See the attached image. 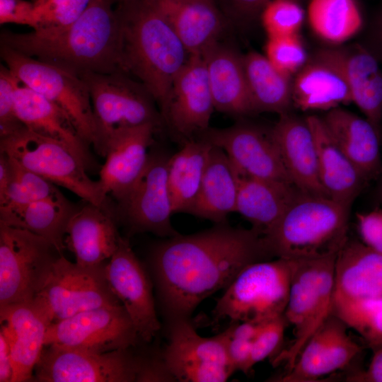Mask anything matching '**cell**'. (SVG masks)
<instances>
[{
	"instance_id": "30",
	"label": "cell",
	"mask_w": 382,
	"mask_h": 382,
	"mask_svg": "<svg viewBox=\"0 0 382 382\" xmlns=\"http://www.w3.org/2000/svg\"><path fill=\"white\" fill-rule=\"evenodd\" d=\"M303 192L292 183L240 176L236 212L265 235Z\"/></svg>"
},
{
	"instance_id": "11",
	"label": "cell",
	"mask_w": 382,
	"mask_h": 382,
	"mask_svg": "<svg viewBox=\"0 0 382 382\" xmlns=\"http://www.w3.org/2000/svg\"><path fill=\"white\" fill-rule=\"evenodd\" d=\"M106 262L85 267L59 255L33 301L50 323L86 310L122 303L106 278Z\"/></svg>"
},
{
	"instance_id": "17",
	"label": "cell",
	"mask_w": 382,
	"mask_h": 382,
	"mask_svg": "<svg viewBox=\"0 0 382 382\" xmlns=\"http://www.w3.org/2000/svg\"><path fill=\"white\" fill-rule=\"evenodd\" d=\"M108 282L130 316L141 338L149 342L160 330L152 284L129 241L120 236L118 247L105 265Z\"/></svg>"
},
{
	"instance_id": "52",
	"label": "cell",
	"mask_w": 382,
	"mask_h": 382,
	"mask_svg": "<svg viewBox=\"0 0 382 382\" xmlns=\"http://www.w3.org/2000/svg\"><path fill=\"white\" fill-rule=\"evenodd\" d=\"M13 366L8 343L0 332V382H11Z\"/></svg>"
},
{
	"instance_id": "28",
	"label": "cell",
	"mask_w": 382,
	"mask_h": 382,
	"mask_svg": "<svg viewBox=\"0 0 382 382\" xmlns=\"http://www.w3.org/2000/svg\"><path fill=\"white\" fill-rule=\"evenodd\" d=\"M317 150L320 183L328 196L350 207L368 182L337 146L322 117H306Z\"/></svg>"
},
{
	"instance_id": "31",
	"label": "cell",
	"mask_w": 382,
	"mask_h": 382,
	"mask_svg": "<svg viewBox=\"0 0 382 382\" xmlns=\"http://www.w3.org/2000/svg\"><path fill=\"white\" fill-rule=\"evenodd\" d=\"M240 175L223 149L212 146L197 197L190 214L224 223L236 212Z\"/></svg>"
},
{
	"instance_id": "26",
	"label": "cell",
	"mask_w": 382,
	"mask_h": 382,
	"mask_svg": "<svg viewBox=\"0 0 382 382\" xmlns=\"http://www.w3.org/2000/svg\"><path fill=\"white\" fill-rule=\"evenodd\" d=\"M332 137L364 179H378L382 173L381 137L365 117L338 107L322 117Z\"/></svg>"
},
{
	"instance_id": "18",
	"label": "cell",
	"mask_w": 382,
	"mask_h": 382,
	"mask_svg": "<svg viewBox=\"0 0 382 382\" xmlns=\"http://www.w3.org/2000/svg\"><path fill=\"white\" fill-rule=\"evenodd\" d=\"M214 109L204 59L190 54L173 82L163 123L185 143L209 128Z\"/></svg>"
},
{
	"instance_id": "48",
	"label": "cell",
	"mask_w": 382,
	"mask_h": 382,
	"mask_svg": "<svg viewBox=\"0 0 382 382\" xmlns=\"http://www.w3.org/2000/svg\"><path fill=\"white\" fill-rule=\"evenodd\" d=\"M33 1L0 0V23H14L33 26Z\"/></svg>"
},
{
	"instance_id": "15",
	"label": "cell",
	"mask_w": 382,
	"mask_h": 382,
	"mask_svg": "<svg viewBox=\"0 0 382 382\" xmlns=\"http://www.w3.org/2000/svg\"><path fill=\"white\" fill-rule=\"evenodd\" d=\"M170 156L150 154L145 168L131 190L117 201V215L132 233L149 232L161 237H173V214L168 185Z\"/></svg>"
},
{
	"instance_id": "44",
	"label": "cell",
	"mask_w": 382,
	"mask_h": 382,
	"mask_svg": "<svg viewBox=\"0 0 382 382\" xmlns=\"http://www.w3.org/2000/svg\"><path fill=\"white\" fill-rule=\"evenodd\" d=\"M17 78L10 69L0 66V139L8 137L25 127L18 119L15 107Z\"/></svg>"
},
{
	"instance_id": "3",
	"label": "cell",
	"mask_w": 382,
	"mask_h": 382,
	"mask_svg": "<svg viewBox=\"0 0 382 382\" xmlns=\"http://www.w3.org/2000/svg\"><path fill=\"white\" fill-rule=\"evenodd\" d=\"M115 9L120 23L122 69L144 85L162 115L173 82L190 54L149 0H130Z\"/></svg>"
},
{
	"instance_id": "42",
	"label": "cell",
	"mask_w": 382,
	"mask_h": 382,
	"mask_svg": "<svg viewBox=\"0 0 382 382\" xmlns=\"http://www.w3.org/2000/svg\"><path fill=\"white\" fill-rule=\"evenodd\" d=\"M347 328L340 319L332 315L323 376L344 369L363 350L348 335Z\"/></svg>"
},
{
	"instance_id": "33",
	"label": "cell",
	"mask_w": 382,
	"mask_h": 382,
	"mask_svg": "<svg viewBox=\"0 0 382 382\" xmlns=\"http://www.w3.org/2000/svg\"><path fill=\"white\" fill-rule=\"evenodd\" d=\"M75 208L64 196L0 207V223L46 238L62 254L66 228Z\"/></svg>"
},
{
	"instance_id": "27",
	"label": "cell",
	"mask_w": 382,
	"mask_h": 382,
	"mask_svg": "<svg viewBox=\"0 0 382 382\" xmlns=\"http://www.w3.org/2000/svg\"><path fill=\"white\" fill-rule=\"evenodd\" d=\"M202 56L215 110L237 117L255 113L243 55L217 42Z\"/></svg>"
},
{
	"instance_id": "13",
	"label": "cell",
	"mask_w": 382,
	"mask_h": 382,
	"mask_svg": "<svg viewBox=\"0 0 382 382\" xmlns=\"http://www.w3.org/2000/svg\"><path fill=\"white\" fill-rule=\"evenodd\" d=\"M141 340L122 303L86 310L50 323L45 346L103 353L136 346Z\"/></svg>"
},
{
	"instance_id": "51",
	"label": "cell",
	"mask_w": 382,
	"mask_h": 382,
	"mask_svg": "<svg viewBox=\"0 0 382 382\" xmlns=\"http://www.w3.org/2000/svg\"><path fill=\"white\" fill-rule=\"evenodd\" d=\"M364 45L382 63V14L371 25Z\"/></svg>"
},
{
	"instance_id": "32",
	"label": "cell",
	"mask_w": 382,
	"mask_h": 382,
	"mask_svg": "<svg viewBox=\"0 0 382 382\" xmlns=\"http://www.w3.org/2000/svg\"><path fill=\"white\" fill-rule=\"evenodd\" d=\"M351 103L350 91L341 73L314 56L292 80L293 106L303 111L327 112Z\"/></svg>"
},
{
	"instance_id": "47",
	"label": "cell",
	"mask_w": 382,
	"mask_h": 382,
	"mask_svg": "<svg viewBox=\"0 0 382 382\" xmlns=\"http://www.w3.org/2000/svg\"><path fill=\"white\" fill-rule=\"evenodd\" d=\"M357 219L361 242L382 253V209L357 213Z\"/></svg>"
},
{
	"instance_id": "23",
	"label": "cell",
	"mask_w": 382,
	"mask_h": 382,
	"mask_svg": "<svg viewBox=\"0 0 382 382\" xmlns=\"http://www.w3.org/2000/svg\"><path fill=\"white\" fill-rule=\"evenodd\" d=\"M270 134L294 185L307 194L328 197L320 183L315 140L306 118L290 112L279 115Z\"/></svg>"
},
{
	"instance_id": "19",
	"label": "cell",
	"mask_w": 382,
	"mask_h": 382,
	"mask_svg": "<svg viewBox=\"0 0 382 382\" xmlns=\"http://www.w3.org/2000/svg\"><path fill=\"white\" fill-rule=\"evenodd\" d=\"M314 57L335 67L350 91L352 101L381 136L382 69L364 45L322 48Z\"/></svg>"
},
{
	"instance_id": "34",
	"label": "cell",
	"mask_w": 382,
	"mask_h": 382,
	"mask_svg": "<svg viewBox=\"0 0 382 382\" xmlns=\"http://www.w3.org/2000/svg\"><path fill=\"white\" fill-rule=\"evenodd\" d=\"M212 145L199 139H190L170 157L168 185L173 214H188L193 206L207 165Z\"/></svg>"
},
{
	"instance_id": "12",
	"label": "cell",
	"mask_w": 382,
	"mask_h": 382,
	"mask_svg": "<svg viewBox=\"0 0 382 382\" xmlns=\"http://www.w3.org/2000/svg\"><path fill=\"white\" fill-rule=\"evenodd\" d=\"M132 348L93 353L45 346L33 379L40 382H138L147 358L134 354Z\"/></svg>"
},
{
	"instance_id": "46",
	"label": "cell",
	"mask_w": 382,
	"mask_h": 382,
	"mask_svg": "<svg viewBox=\"0 0 382 382\" xmlns=\"http://www.w3.org/2000/svg\"><path fill=\"white\" fill-rule=\"evenodd\" d=\"M270 0H219L216 2L226 21L245 24L257 18Z\"/></svg>"
},
{
	"instance_id": "1",
	"label": "cell",
	"mask_w": 382,
	"mask_h": 382,
	"mask_svg": "<svg viewBox=\"0 0 382 382\" xmlns=\"http://www.w3.org/2000/svg\"><path fill=\"white\" fill-rule=\"evenodd\" d=\"M272 257L261 232L226 222L158 244L151 264L168 323L189 320L203 300L226 289L246 266Z\"/></svg>"
},
{
	"instance_id": "6",
	"label": "cell",
	"mask_w": 382,
	"mask_h": 382,
	"mask_svg": "<svg viewBox=\"0 0 382 382\" xmlns=\"http://www.w3.org/2000/svg\"><path fill=\"white\" fill-rule=\"evenodd\" d=\"M291 269V260L281 257L246 266L218 299L212 311L214 320L262 325L284 316Z\"/></svg>"
},
{
	"instance_id": "45",
	"label": "cell",
	"mask_w": 382,
	"mask_h": 382,
	"mask_svg": "<svg viewBox=\"0 0 382 382\" xmlns=\"http://www.w3.org/2000/svg\"><path fill=\"white\" fill-rule=\"evenodd\" d=\"M287 324L284 316H282L261 327L252 342L249 362L250 369L275 352L282 342Z\"/></svg>"
},
{
	"instance_id": "9",
	"label": "cell",
	"mask_w": 382,
	"mask_h": 382,
	"mask_svg": "<svg viewBox=\"0 0 382 382\" xmlns=\"http://www.w3.org/2000/svg\"><path fill=\"white\" fill-rule=\"evenodd\" d=\"M0 55L19 81L65 112L81 137L95 145L96 127L90 93L80 76L2 44Z\"/></svg>"
},
{
	"instance_id": "54",
	"label": "cell",
	"mask_w": 382,
	"mask_h": 382,
	"mask_svg": "<svg viewBox=\"0 0 382 382\" xmlns=\"http://www.w3.org/2000/svg\"><path fill=\"white\" fill-rule=\"evenodd\" d=\"M111 1L113 2L114 4L118 5V4L129 1L130 0H111Z\"/></svg>"
},
{
	"instance_id": "14",
	"label": "cell",
	"mask_w": 382,
	"mask_h": 382,
	"mask_svg": "<svg viewBox=\"0 0 382 382\" xmlns=\"http://www.w3.org/2000/svg\"><path fill=\"white\" fill-rule=\"evenodd\" d=\"M228 328L212 337L200 336L189 320L169 323V342L161 353L175 381L224 382L235 371L228 354Z\"/></svg>"
},
{
	"instance_id": "4",
	"label": "cell",
	"mask_w": 382,
	"mask_h": 382,
	"mask_svg": "<svg viewBox=\"0 0 382 382\" xmlns=\"http://www.w3.org/2000/svg\"><path fill=\"white\" fill-rule=\"evenodd\" d=\"M350 207L303 192L265 235L274 257L287 260L335 256L348 240Z\"/></svg>"
},
{
	"instance_id": "41",
	"label": "cell",
	"mask_w": 382,
	"mask_h": 382,
	"mask_svg": "<svg viewBox=\"0 0 382 382\" xmlns=\"http://www.w3.org/2000/svg\"><path fill=\"white\" fill-rule=\"evenodd\" d=\"M260 18L268 37L299 34L304 11L296 0H270Z\"/></svg>"
},
{
	"instance_id": "38",
	"label": "cell",
	"mask_w": 382,
	"mask_h": 382,
	"mask_svg": "<svg viewBox=\"0 0 382 382\" xmlns=\"http://www.w3.org/2000/svg\"><path fill=\"white\" fill-rule=\"evenodd\" d=\"M7 157L11 180L5 195L0 198V207L19 206L64 196L54 183L25 168L15 159Z\"/></svg>"
},
{
	"instance_id": "50",
	"label": "cell",
	"mask_w": 382,
	"mask_h": 382,
	"mask_svg": "<svg viewBox=\"0 0 382 382\" xmlns=\"http://www.w3.org/2000/svg\"><path fill=\"white\" fill-rule=\"evenodd\" d=\"M371 349L373 355L368 368L348 376L347 381L382 382V343Z\"/></svg>"
},
{
	"instance_id": "37",
	"label": "cell",
	"mask_w": 382,
	"mask_h": 382,
	"mask_svg": "<svg viewBox=\"0 0 382 382\" xmlns=\"http://www.w3.org/2000/svg\"><path fill=\"white\" fill-rule=\"evenodd\" d=\"M332 314L373 348L382 343V296L352 299L334 295Z\"/></svg>"
},
{
	"instance_id": "35",
	"label": "cell",
	"mask_w": 382,
	"mask_h": 382,
	"mask_svg": "<svg viewBox=\"0 0 382 382\" xmlns=\"http://www.w3.org/2000/svg\"><path fill=\"white\" fill-rule=\"evenodd\" d=\"M243 62L254 112H289L293 105L291 76L257 52L243 55Z\"/></svg>"
},
{
	"instance_id": "49",
	"label": "cell",
	"mask_w": 382,
	"mask_h": 382,
	"mask_svg": "<svg viewBox=\"0 0 382 382\" xmlns=\"http://www.w3.org/2000/svg\"><path fill=\"white\" fill-rule=\"evenodd\" d=\"M227 348L230 361L235 371H241L247 374L250 370L249 362L252 342L231 336L230 329Z\"/></svg>"
},
{
	"instance_id": "43",
	"label": "cell",
	"mask_w": 382,
	"mask_h": 382,
	"mask_svg": "<svg viewBox=\"0 0 382 382\" xmlns=\"http://www.w3.org/2000/svg\"><path fill=\"white\" fill-rule=\"evenodd\" d=\"M265 57L280 71L292 76L307 62V53L299 34L267 37Z\"/></svg>"
},
{
	"instance_id": "5",
	"label": "cell",
	"mask_w": 382,
	"mask_h": 382,
	"mask_svg": "<svg viewBox=\"0 0 382 382\" xmlns=\"http://www.w3.org/2000/svg\"><path fill=\"white\" fill-rule=\"evenodd\" d=\"M335 256L291 260L289 298L284 313L293 328L290 346L272 360L274 366L285 363L291 368L310 338L332 314L335 295Z\"/></svg>"
},
{
	"instance_id": "2",
	"label": "cell",
	"mask_w": 382,
	"mask_h": 382,
	"mask_svg": "<svg viewBox=\"0 0 382 382\" xmlns=\"http://www.w3.org/2000/svg\"><path fill=\"white\" fill-rule=\"evenodd\" d=\"M111 0H91L81 16L49 34L3 30L1 44L80 76L124 72L120 19Z\"/></svg>"
},
{
	"instance_id": "39",
	"label": "cell",
	"mask_w": 382,
	"mask_h": 382,
	"mask_svg": "<svg viewBox=\"0 0 382 382\" xmlns=\"http://www.w3.org/2000/svg\"><path fill=\"white\" fill-rule=\"evenodd\" d=\"M331 316L307 342L294 365L279 378V381L311 382L323 376Z\"/></svg>"
},
{
	"instance_id": "20",
	"label": "cell",
	"mask_w": 382,
	"mask_h": 382,
	"mask_svg": "<svg viewBox=\"0 0 382 382\" xmlns=\"http://www.w3.org/2000/svg\"><path fill=\"white\" fill-rule=\"evenodd\" d=\"M159 128L144 124L125 129L107 143L99 181L106 195L120 200L134 186L147 163L148 149Z\"/></svg>"
},
{
	"instance_id": "29",
	"label": "cell",
	"mask_w": 382,
	"mask_h": 382,
	"mask_svg": "<svg viewBox=\"0 0 382 382\" xmlns=\"http://www.w3.org/2000/svg\"><path fill=\"white\" fill-rule=\"evenodd\" d=\"M335 296L352 299L382 296V253L348 238L335 258Z\"/></svg>"
},
{
	"instance_id": "36",
	"label": "cell",
	"mask_w": 382,
	"mask_h": 382,
	"mask_svg": "<svg viewBox=\"0 0 382 382\" xmlns=\"http://www.w3.org/2000/svg\"><path fill=\"white\" fill-rule=\"evenodd\" d=\"M307 18L313 33L335 46L355 36L363 26L356 0H310Z\"/></svg>"
},
{
	"instance_id": "24",
	"label": "cell",
	"mask_w": 382,
	"mask_h": 382,
	"mask_svg": "<svg viewBox=\"0 0 382 382\" xmlns=\"http://www.w3.org/2000/svg\"><path fill=\"white\" fill-rule=\"evenodd\" d=\"M15 107L18 119L26 128L62 142L83 162L87 170L96 168L89 145L81 137L66 113L18 80Z\"/></svg>"
},
{
	"instance_id": "16",
	"label": "cell",
	"mask_w": 382,
	"mask_h": 382,
	"mask_svg": "<svg viewBox=\"0 0 382 382\" xmlns=\"http://www.w3.org/2000/svg\"><path fill=\"white\" fill-rule=\"evenodd\" d=\"M199 135V139L224 151L241 177L294 184L270 131L240 122L222 129L209 127Z\"/></svg>"
},
{
	"instance_id": "22",
	"label": "cell",
	"mask_w": 382,
	"mask_h": 382,
	"mask_svg": "<svg viewBox=\"0 0 382 382\" xmlns=\"http://www.w3.org/2000/svg\"><path fill=\"white\" fill-rule=\"evenodd\" d=\"M76 206L65 231L64 245L85 267L108 262L116 251L120 236L112 212L83 201Z\"/></svg>"
},
{
	"instance_id": "21",
	"label": "cell",
	"mask_w": 382,
	"mask_h": 382,
	"mask_svg": "<svg viewBox=\"0 0 382 382\" xmlns=\"http://www.w3.org/2000/svg\"><path fill=\"white\" fill-rule=\"evenodd\" d=\"M1 330L10 348L13 366L11 382L33 379L34 371L45 347L50 324L33 301L0 307Z\"/></svg>"
},
{
	"instance_id": "10",
	"label": "cell",
	"mask_w": 382,
	"mask_h": 382,
	"mask_svg": "<svg viewBox=\"0 0 382 382\" xmlns=\"http://www.w3.org/2000/svg\"><path fill=\"white\" fill-rule=\"evenodd\" d=\"M61 255L46 238L0 223V307L33 301Z\"/></svg>"
},
{
	"instance_id": "40",
	"label": "cell",
	"mask_w": 382,
	"mask_h": 382,
	"mask_svg": "<svg viewBox=\"0 0 382 382\" xmlns=\"http://www.w3.org/2000/svg\"><path fill=\"white\" fill-rule=\"evenodd\" d=\"M91 0H33V31L49 34L76 21Z\"/></svg>"
},
{
	"instance_id": "25",
	"label": "cell",
	"mask_w": 382,
	"mask_h": 382,
	"mask_svg": "<svg viewBox=\"0 0 382 382\" xmlns=\"http://www.w3.org/2000/svg\"><path fill=\"white\" fill-rule=\"evenodd\" d=\"M168 21L190 54L216 43L226 20L215 0H149Z\"/></svg>"
},
{
	"instance_id": "8",
	"label": "cell",
	"mask_w": 382,
	"mask_h": 382,
	"mask_svg": "<svg viewBox=\"0 0 382 382\" xmlns=\"http://www.w3.org/2000/svg\"><path fill=\"white\" fill-rule=\"evenodd\" d=\"M125 72L80 75L86 82L91 100L96 127V152L104 156L108 141L119 132L144 124L159 129L164 124L155 100L139 81Z\"/></svg>"
},
{
	"instance_id": "7",
	"label": "cell",
	"mask_w": 382,
	"mask_h": 382,
	"mask_svg": "<svg viewBox=\"0 0 382 382\" xmlns=\"http://www.w3.org/2000/svg\"><path fill=\"white\" fill-rule=\"evenodd\" d=\"M0 152L82 200L115 214L99 180L90 178L83 162L62 142L23 127L0 139Z\"/></svg>"
},
{
	"instance_id": "53",
	"label": "cell",
	"mask_w": 382,
	"mask_h": 382,
	"mask_svg": "<svg viewBox=\"0 0 382 382\" xmlns=\"http://www.w3.org/2000/svg\"><path fill=\"white\" fill-rule=\"evenodd\" d=\"M378 179L379 180L377 186L376 194L379 202L382 203V173H381Z\"/></svg>"
}]
</instances>
